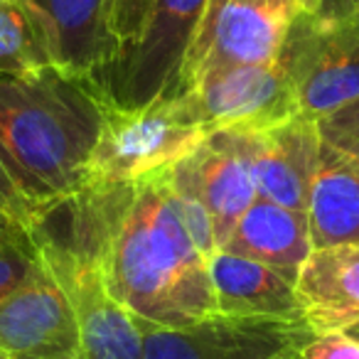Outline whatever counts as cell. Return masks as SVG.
I'll return each mask as SVG.
<instances>
[{
  "instance_id": "7c38bea8",
  "label": "cell",
  "mask_w": 359,
  "mask_h": 359,
  "mask_svg": "<svg viewBox=\"0 0 359 359\" xmlns=\"http://www.w3.org/2000/svg\"><path fill=\"white\" fill-rule=\"evenodd\" d=\"M52 67L96 81L114 62L109 0H20Z\"/></svg>"
},
{
  "instance_id": "52a82bcc",
  "label": "cell",
  "mask_w": 359,
  "mask_h": 359,
  "mask_svg": "<svg viewBox=\"0 0 359 359\" xmlns=\"http://www.w3.org/2000/svg\"><path fill=\"white\" fill-rule=\"evenodd\" d=\"M207 0H150L133 45L94 81L118 109H140L170 94L200 25Z\"/></svg>"
},
{
  "instance_id": "6da1fadb",
  "label": "cell",
  "mask_w": 359,
  "mask_h": 359,
  "mask_svg": "<svg viewBox=\"0 0 359 359\" xmlns=\"http://www.w3.org/2000/svg\"><path fill=\"white\" fill-rule=\"evenodd\" d=\"M74 200L96 239L111 295L133 318L187 327L217 315L207 259L187 234L165 170Z\"/></svg>"
},
{
  "instance_id": "7402d4cb",
  "label": "cell",
  "mask_w": 359,
  "mask_h": 359,
  "mask_svg": "<svg viewBox=\"0 0 359 359\" xmlns=\"http://www.w3.org/2000/svg\"><path fill=\"white\" fill-rule=\"evenodd\" d=\"M318 126L323 140L359 158V99L330 114L327 118L318 121Z\"/></svg>"
},
{
  "instance_id": "30bf717a",
  "label": "cell",
  "mask_w": 359,
  "mask_h": 359,
  "mask_svg": "<svg viewBox=\"0 0 359 359\" xmlns=\"http://www.w3.org/2000/svg\"><path fill=\"white\" fill-rule=\"evenodd\" d=\"M0 354L11 359H81L72 305L42 254L35 273L0 300Z\"/></svg>"
},
{
  "instance_id": "5bb4252c",
  "label": "cell",
  "mask_w": 359,
  "mask_h": 359,
  "mask_svg": "<svg viewBox=\"0 0 359 359\" xmlns=\"http://www.w3.org/2000/svg\"><path fill=\"white\" fill-rule=\"evenodd\" d=\"M217 315L303 323L295 278L261 261L219 249L207 259Z\"/></svg>"
},
{
  "instance_id": "f1b7e54d",
  "label": "cell",
  "mask_w": 359,
  "mask_h": 359,
  "mask_svg": "<svg viewBox=\"0 0 359 359\" xmlns=\"http://www.w3.org/2000/svg\"><path fill=\"white\" fill-rule=\"evenodd\" d=\"M0 359H11V357H3V354H0Z\"/></svg>"
},
{
  "instance_id": "83f0119b",
  "label": "cell",
  "mask_w": 359,
  "mask_h": 359,
  "mask_svg": "<svg viewBox=\"0 0 359 359\" xmlns=\"http://www.w3.org/2000/svg\"><path fill=\"white\" fill-rule=\"evenodd\" d=\"M347 332H359V323H357V325H354V327H352V330H347Z\"/></svg>"
},
{
  "instance_id": "9c48e42d",
  "label": "cell",
  "mask_w": 359,
  "mask_h": 359,
  "mask_svg": "<svg viewBox=\"0 0 359 359\" xmlns=\"http://www.w3.org/2000/svg\"><path fill=\"white\" fill-rule=\"evenodd\" d=\"M185 96L210 133L259 130L300 114L290 79L278 60L212 72Z\"/></svg>"
},
{
  "instance_id": "4fadbf2b",
  "label": "cell",
  "mask_w": 359,
  "mask_h": 359,
  "mask_svg": "<svg viewBox=\"0 0 359 359\" xmlns=\"http://www.w3.org/2000/svg\"><path fill=\"white\" fill-rule=\"evenodd\" d=\"M168 170L207 207L222 249L251 202L259 197L239 135L234 130H215Z\"/></svg>"
},
{
  "instance_id": "d6986e66",
  "label": "cell",
  "mask_w": 359,
  "mask_h": 359,
  "mask_svg": "<svg viewBox=\"0 0 359 359\" xmlns=\"http://www.w3.org/2000/svg\"><path fill=\"white\" fill-rule=\"evenodd\" d=\"M40 264V249L32 231L13 224L0 234V300L18 290Z\"/></svg>"
},
{
  "instance_id": "7a4b0ae2",
  "label": "cell",
  "mask_w": 359,
  "mask_h": 359,
  "mask_svg": "<svg viewBox=\"0 0 359 359\" xmlns=\"http://www.w3.org/2000/svg\"><path fill=\"white\" fill-rule=\"evenodd\" d=\"M104 109L94 81L52 65L0 76V155L40 222L84 190Z\"/></svg>"
},
{
  "instance_id": "5b68a950",
  "label": "cell",
  "mask_w": 359,
  "mask_h": 359,
  "mask_svg": "<svg viewBox=\"0 0 359 359\" xmlns=\"http://www.w3.org/2000/svg\"><path fill=\"white\" fill-rule=\"evenodd\" d=\"M318 8L320 0H207L170 94H185L226 67L276 62L290 27Z\"/></svg>"
},
{
  "instance_id": "e0dca14e",
  "label": "cell",
  "mask_w": 359,
  "mask_h": 359,
  "mask_svg": "<svg viewBox=\"0 0 359 359\" xmlns=\"http://www.w3.org/2000/svg\"><path fill=\"white\" fill-rule=\"evenodd\" d=\"M222 249L273 266L295 278L313 254L308 215L256 197Z\"/></svg>"
},
{
  "instance_id": "484cf974",
  "label": "cell",
  "mask_w": 359,
  "mask_h": 359,
  "mask_svg": "<svg viewBox=\"0 0 359 359\" xmlns=\"http://www.w3.org/2000/svg\"><path fill=\"white\" fill-rule=\"evenodd\" d=\"M8 226H13V222H11V219H8V217H6V215H3V212H0V234H3V231H6V229H8Z\"/></svg>"
},
{
  "instance_id": "2e32d148",
  "label": "cell",
  "mask_w": 359,
  "mask_h": 359,
  "mask_svg": "<svg viewBox=\"0 0 359 359\" xmlns=\"http://www.w3.org/2000/svg\"><path fill=\"white\" fill-rule=\"evenodd\" d=\"M305 215L313 249L359 244V158L323 140Z\"/></svg>"
},
{
  "instance_id": "4dcf8cb0",
  "label": "cell",
  "mask_w": 359,
  "mask_h": 359,
  "mask_svg": "<svg viewBox=\"0 0 359 359\" xmlns=\"http://www.w3.org/2000/svg\"><path fill=\"white\" fill-rule=\"evenodd\" d=\"M352 334H357V337H359V332H352Z\"/></svg>"
},
{
  "instance_id": "8992f818",
  "label": "cell",
  "mask_w": 359,
  "mask_h": 359,
  "mask_svg": "<svg viewBox=\"0 0 359 359\" xmlns=\"http://www.w3.org/2000/svg\"><path fill=\"white\" fill-rule=\"evenodd\" d=\"M278 62L300 114L315 121L359 99V18L318 8L290 27Z\"/></svg>"
},
{
  "instance_id": "d4e9b609",
  "label": "cell",
  "mask_w": 359,
  "mask_h": 359,
  "mask_svg": "<svg viewBox=\"0 0 359 359\" xmlns=\"http://www.w3.org/2000/svg\"><path fill=\"white\" fill-rule=\"evenodd\" d=\"M320 8H330V11H347L359 18V0H320Z\"/></svg>"
},
{
  "instance_id": "9a60e30c",
  "label": "cell",
  "mask_w": 359,
  "mask_h": 359,
  "mask_svg": "<svg viewBox=\"0 0 359 359\" xmlns=\"http://www.w3.org/2000/svg\"><path fill=\"white\" fill-rule=\"evenodd\" d=\"M295 293L315 334L352 330L359 323V244L313 249L295 276Z\"/></svg>"
},
{
  "instance_id": "277c9868",
  "label": "cell",
  "mask_w": 359,
  "mask_h": 359,
  "mask_svg": "<svg viewBox=\"0 0 359 359\" xmlns=\"http://www.w3.org/2000/svg\"><path fill=\"white\" fill-rule=\"evenodd\" d=\"M207 135L185 94H163L140 109L106 101L81 192L133 185L190 155Z\"/></svg>"
},
{
  "instance_id": "8fae6325",
  "label": "cell",
  "mask_w": 359,
  "mask_h": 359,
  "mask_svg": "<svg viewBox=\"0 0 359 359\" xmlns=\"http://www.w3.org/2000/svg\"><path fill=\"white\" fill-rule=\"evenodd\" d=\"M246 153L256 195L288 210H308L323 135L315 118L295 114L259 130H234Z\"/></svg>"
},
{
  "instance_id": "cb8c5ba5",
  "label": "cell",
  "mask_w": 359,
  "mask_h": 359,
  "mask_svg": "<svg viewBox=\"0 0 359 359\" xmlns=\"http://www.w3.org/2000/svg\"><path fill=\"white\" fill-rule=\"evenodd\" d=\"M300 359H359V337L352 332L313 334L298 349Z\"/></svg>"
},
{
  "instance_id": "f546056e",
  "label": "cell",
  "mask_w": 359,
  "mask_h": 359,
  "mask_svg": "<svg viewBox=\"0 0 359 359\" xmlns=\"http://www.w3.org/2000/svg\"><path fill=\"white\" fill-rule=\"evenodd\" d=\"M0 3H6V0H0ZM18 3H20V0H18Z\"/></svg>"
},
{
  "instance_id": "44dd1931",
  "label": "cell",
  "mask_w": 359,
  "mask_h": 359,
  "mask_svg": "<svg viewBox=\"0 0 359 359\" xmlns=\"http://www.w3.org/2000/svg\"><path fill=\"white\" fill-rule=\"evenodd\" d=\"M148 11L150 0H109V32L116 47L114 62L133 45L140 27H143Z\"/></svg>"
},
{
  "instance_id": "ba28073f",
  "label": "cell",
  "mask_w": 359,
  "mask_h": 359,
  "mask_svg": "<svg viewBox=\"0 0 359 359\" xmlns=\"http://www.w3.org/2000/svg\"><path fill=\"white\" fill-rule=\"evenodd\" d=\"M143 359H276L298 352L313 330L305 323L212 315L187 327H160L135 318Z\"/></svg>"
},
{
  "instance_id": "3957f363",
  "label": "cell",
  "mask_w": 359,
  "mask_h": 359,
  "mask_svg": "<svg viewBox=\"0 0 359 359\" xmlns=\"http://www.w3.org/2000/svg\"><path fill=\"white\" fill-rule=\"evenodd\" d=\"M32 236L72 305L81 359H143L138 323L111 295L96 239L74 197L47 212Z\"/></svg>"
},
{
  "instance_id": "603a6c76",
  "label": "cell",
  "mask_w": 359,
  "mask_h": 359,
  "mask_svg": "<svg viewBox=\"0 0 359 359\" xmlns=\"http://www.w3.org/2000/svg\"><path fill=\"white\" fill-rule=\"evenodd\" d=\"M0 212L13 222V224L22 226V229L32 231L40 224V215L35 212V207L27 202V197L20 192V187L15 185L13 175L8 172L3 155H0Z\"/></svg>"
},
{
  "instance_id": "ac0fdd59",
  "label": "cell",
  "mask_w": 359,
  "mask_h": 359,
  "mask_svg": "<svg viewBox=\"0 0 359 359\" xmlns=\"http://www.w3.org/2000/svg\"><path fill=\"white\" fill-rule=\"evenodd\" d=\"M50 67L32 18L18 0L0 3V76H22Z\"/></svg>"
},
{
  "instance_id": "ffe728a7",
  "label": "cell",
  "mask_w": 359,
  "mask_h": 359,
  "mask_svg": "<svg viewBox=\"0 0 359 359\" xmlns=\"http://www.w3.org/2000/svg\"><path fill=\"white\" fill-rule=\"evenodd\" d=\"M165 177H168L170 192H172V200L177 205V212L185 222V229L190 234V239L195 241L197 251H200L205 259H210L212 254L219 251V241H217V231H215V222H212V215L207 212V207L197 200V195L185 187L182 182L170 175V170L165 168Z\"/></svg>"
},
{
  "instance_id": "4316f807",
  "label": "cell",
  "mask_w": 359,
  "mask_h": 359,
  "mask_svg": "<svg viewBox=\"0 0 359 359\" xmlns=\"http://www.w3.org/2000/svg\"><path fill=\"white\" fill-rule=\"evenodd\" d=\"M276 359H300L298 352H290V354H283V357H276Z\"/></svg>"
}]
</instances>
